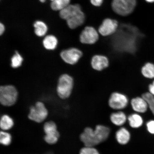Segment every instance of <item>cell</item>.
I'll use <instances>...</instances> for the list:
<instances>
[{
    "instance_id": "cell-16",
    "label": "cell",
    "mask_w": 154,
    "mask_h": 154,
    "mask_svg": "<svg viewBox=\"0 0 154 154\" xmlns=\"http://www.w3.org/2000/svg\"><path fill=\"white\" fill-rule=\"evenodd\" d=\"M110 119L113 125L116 126H121L126 123L127 117L125 113L122 111H119L111 113Z\"/></svg>"
},
{
    "instance_id": "cell-17",
    "label": "cell",
    "mask_w": 154,
    "mask_h": 154,
    "mask_svg": "<svg viewBox=\"0 0 154 154\" xmlns=\"http://www.w3.org/2000/svg\"><path fill=\"white\" fill-rule=\"evenodd\" d=\"M128 119L130 126L132 128H140L143 124V118L138 113H133L130 115Z\"/></svg>"
},
{
    "instance_id": "cell-14",
    "label": "cell",
    "mask_w": 154,
    "mask_h": 154,
    "mask_svg": "<svg viewBox=\"0 0 154 154\" xmlns=\"http://www.w3.org/2000/svg\"><path fill=\"white\" fill-rule=\"evenodd\" d=\"M131 103L133 109L138 113L146 112L149 107L147 102L142 97L134 98Z\"/></svg>"
},
{
    "instance_id": "cell-33",
    "label": "cell",
    "mask_w": 154,
    "mask_h": 154,
    "mask_svg": "<svg viewBox=\"0 0 154 154\" xmlns=\"http://www.w3.org/2000/svg\"><path fill=\"white\" fill-rule=\"evenodd\" d=\"M51 1L52 2L53 1H54V0H51Z\"/></svg>"
},
{
    "instance_id": "cell-7",
    "label": "cell",
    "mask_w": 154,
    "mask_h": 154,
    "mask_svg": "<svg viewBox=\"0 0 154 154\" xmlns=\"http://www.w3.org/2000/svg\"><path fill=\"white\" fill-rule=\"evenodd\" d=\"M48 111L44 104L41 102H38L35 105L30 108L28 115L30 120L38 123L43 122L47 118Z\"/></svg>"
},
{
    "instance_id": "cell-12",
    "label": "cell",
    "mask_w": 154,
    "mask_h": 154,
    "mask_svg": "<svg viewBox=\"0 0 154 154\" xmlns=\"http://www.w3.org/2000/svg\"><path fill=\"white\" fill-rule=\"evenodd\" d=\"M82 56V51L75 48H71L61 51L60 56L68 64L74 65L78 62Z\"/></svg>"
},
{
    "instance_id": "cell-10",
    "label": "cell",
    "mask_w": 154,
    "mask_h": 154,
    "mask_svg": "<svg viewBox=\"0 0 154 154\" xmlns=\"http://www.w3.org/2000/svg\"><path fill=\"white\" fill-rule=\"evenodd\" d=\"M44 130L46 134L44 138L46 142L51 144L56 143L60 134L55 123L51 121L46 122L44 125Z\"/></svg>"
},
{
    "instance_id": "cell-8",
    "label": "cell",
    "mask_w": 154,
    "mask_h": 154,
    "mask_svg": "<svg viewBox=\"0 0 154 154\" xmlns=\"http://www.w3.org/2000/svg\"><path fill=\"white\" fill-rule=\"evenodd\" d=\"M119 27V22L116 19L106 18L102 21L98 29V32L102 36H110L116 32Z\"/></svg>"
},
{
    "instance_id": "cell-27",
    "label": "cell",
    "mask_w": 154,
    "mask_h": 154,
    "mask_svg": "<svg viewBox=\"0 0 154 154\" xmlns=\"http://www.w3.org/2000/svg\"><path fill=\"white\" fill-rule=\"evenodd\" d=\"M105 0H89L90 3L92 6L99 8L103 5Z\"/></svg>"
},
{
    "instance_id": "cell-21",
    "label": "cell",
    "mask_w": 154,
    "mask_h": 154,
    "mask_svg": "<svg viewBox=\"0 0 154 154\" xmlns=\"http://www.w3.org/2000/svg\"><path fill=\"white\" fill-rule=\"evenodd\" d=\"M141 72L143 76L146 78H154V65L150 63H146L142 67Z\"/></svg>"
},
{
    "instance_id": "cell-4",
    "label": "cell",
    "mask_w": 154,
    "mask_h": 154,
    "mask_svg": "<svg viewBox=\"0 0 154 154\" xmlns=\"http://www.w3.org/2000/svg\"><path fill=\"white\" fill-rule=\"evenodd\" d=\"M137 3V0H112L111 7L115 14L125 17L134 13Z\"/></svg>"
},
{
    "instance_id": "cell-31",
    "label": "cell",
    "mask_w": 154,
    "mask_h": 154,
    "mask_svg": "<svg viewBox=\"0 0 154 154\" xmlns=\"http://www.w3.org/2000/svg\"><path fill=\"white\" fill-rule=\"evenodd\" d=\"M146 2L149 3H154V0H144Z\"/></svg>"
},
{
    "instance_id": "cell-32",
    "label": "cell",
    "mask_w": 154,
    "mask_h": 154,
    "mask_svg": "<svg viewBox=\"0 0 154 154\" xmlns=\"http://www.w3.org/2000/svg\"><path fill=\"white\" fill-rule=\"evenodd\" d=\"M39 1L42 3L45 2L46 0H39Z\"/></svg>"
},
{
    "instance_id": "cell-22",
    "label": "cell",
    "mask_w": 154,
    "mask_h": 154,
    "mask_svg": "<svg viewBox=\"0 0 154 154\" xmlns=\"http://www.w3.org/2000/svg\"><path fill=\"white\" fill-rule=\"evenodd\" d=\"M14 125L13 119L7 115H4L2 117L0 123L1 128L4 130L10 129Z\"/></svg>"
},
{
    "instance_id": "cell-19",
    "label": "cell",
    "mask_w": 154,
    "mask_h": 154,
    "mask_svg": "<svg viewBox=\"0 0 154 154\" xmlns=\"http://www.w3.org/2000/svg\"><path fill=\"white\" fill-rule=\"evenodd\" d=\"M57 38L53 35L46 36L43 41L44 47L49 50L55 49L57 47Z\"/></svg>"
},
{
    "instance_id": "cell-15",
    "label": "cell",
    "mask_w": 154,
    "mask_h": 154,
    "mask_svg": "<svg viewBox=\"0 0 154 154\" xmlns=\"http://www.w3.org/2000/svg\"><path fill=\"white\" fill-rule=\"evenodd\" d=\"M116 139L118 143L121 145H125L129 142L131 134L129 131L125 128H121L116 133Z\"/></svg>"
},
{
    "instance_id": "cell-23",
    "label": "cell",
    "mask_w": 154,
    "mask_h": 154,
    "mask_svg": "<svg viewBox=\"0 0 154 154\" xmlns=\"http://www.w3.org/2000/svg\"><path fill=\"white\" fill-rule=\"evenodd\" d=\"M23 59L18 51H15V53L11 57V65L13 68H17L22 65Z\"/></svg>"
},
{
    "instance_id": "cell-13",
    "label": "cell",
    "mask_w": 154,
    "mask_h": 154,
    "mask_svg": "<svg viewBox=\"0 0 154 154\" xmlns=\"http://www.w3.org/2000/svg\"><path fill=\"white\" fill-rule=\"evenodd\" d=\"M91 64L92 68L95 70L101 71L109 66V60L104 56L95 55L92 57Z\"/></svg>"
},
{
    "instance_id": "cell-2",
    "label": "cell",
    "mask_w": 154,
    "mask_h": 154,
    "mask_svg": "<svg viewBox=\"0 0 154 154\" xmlns=\"http://www.w3.org/2000/svg\"><path fill=\"white\" fill-rule=\"evenodd\" d=\"M110 130L107 126L97 125L95 129L88 127L80 134V139L85 146H94L105 141L109 137Z\"/></svg>"
},
{
    "instance_id": "cell-6",
    "label": "cell",
    "mask_w": 154,
    "mask_h": 154,
    "mask_svg": "<svg viewBox=\"0 0 154 154\" xmlns=\"http://www.w3.org/2000/svg\"><path fill=\"white\" fill-rule=\"evenodd\" d=\"M18 95L14 86L6 85L0 88V102L3 106H10L14 105L17 100Z\"/></svg>"
},
{
    "instance_id": "cell-3",
    "label": "cell",
    "mask_w": 154,
    "mask_h": 154,
    "mask_svg": "<svg viewBox=\"0 0 154 154\" xmlns=\"http://www.w3.org/2000/svg\"><path fill=\"white\" fill-rule=\"evenodd\" d=\"M59 14L61 18L66 20L67 26L71 29L78 28L85 22V13L78 4L69 5L60 11Z\"/></svg>"
},
{
    "instance_id": "cell-18",
    "label": "cell",
    "mask_w": 154,
    "mask_h": 154,
    "mask_svg": "<svg viewBox=\"0 0 154 154\" xmlns=\"http://www.w3.org/2000/svg\"><path fill=\"white\" fill-rule=\"evenodd\" d=\"M34 32L36 35L42 37L45 35L48 31L47 25L43 21H36L34 24Z\"/></svg>"
},
{
    "instance_id": "cell-28",
    "label": "cell",
    "mask_w": 154,
    "mask_h": 154,
    "mask_svg": "<svg viewBox=\"0 0 154 154\" xmlns=\"http://www.w3.org/2000/svg\"><path fill=\"white\" fill-rule=\"evenodd\" d=\"M148 131L149 133L154 134V120H150L146 124Z\"/></svg>"
},
{
    "instance_id": "cell-26",
    "label": "cell",
    "mask_w": 154,
    "mask_h": 154,
    "mask_svg": "<svg viewBox=\"0 0 154 154\" xmlns=\"http://www.w3.org/2000/svg\"><path fill=\"white\" fill-rule=\"evenodd\" d=\"M80 154H100L99 151L92 146H85L82 148Z\"/></svg>"
},
{
    "instance_id": "cell-20",
    "label": "cell",
    "mask_w": 154,
    "mask_h": 154,
    "mask_svg": "<svg viewBox=\"0 0 154 154\" xmlns=\"http://www.w3.org/2000/svg\"><path fill=\"white\" fill-rule=\"evenodd\" d=\"M71 0H54L51 4L52 9L55 11H60L70 5Z\"/></svg>"
},
{
    "instance_id": "cell-5",
    "label": "cell",
    "mask_w": 154,
    "mask_h": 154,
    "mask_svg": "<svg viewBox=\"0 0 154 154\" xmlns=\"http://www.w3.org/2000/svg\"><path fill=\"white\" fill-rule=\"evenodd\" d=\"M74 85V80L72 77L65 74L59 79L57 92L59 97L63 99H67L71 95Z\"/></svg>"
},
{
    "instance_id": "cell-9",
    "label": "cell",
    "mask_w": 154,
    "mask_h": 154,
    "mask_svg": "<svg viewBox=\"0 0 154 154\" xmlns=\"http://www.w3.org/2000/svg\"><path fill=\"white\" fill-rule=\"evenodd\" d=\"M128 100L124 94L115 92L111 94L109 100V106L115 110H122L126 108Z\"/></svg>"
},
{
    "instance_id": "cell-24",
    "label": "cell",
    "mask_w": 154,
    "mask_h": 154,
    "mask_svg": "<svg viewBox=\"0 0 154 154\" xmlns=\"http://www.w3.org/2000/svg\"><path fill=\"white\" fill-rule=\"evenodd\" d=\"M142 97L147 102L148 107L154 116V96L149 92H146L142 95Z\"/></svg>"
},
{
    "instance_id": "cell-30",
    "label": "cell",
    "mask_w": 154,
    "mask_h": 154,
    "mask_svg": "<svg viewBox=\"0 0 154 154\" xmlns=\"http://www.w3.org/2000/svg\"><path fill=\"white\" fill-rule=\"evenodd\" d=\"M5 30V28L4 25L2 23H0V34L2 35L4 32Z\"/></svg>"
},
{
    "instance_id": "cell-11",
    "label": "cell",
    "mask_w": 154,
    "mask_h": 154,
    "mask_svg": "<svg viewBox=\"0 0 154 154\" xmlns=\"http://www.w3.org/2000/svg\"><path fill=\"white\" fill-rule=\"evenodd\" d=\"M98 32L93 26H86L83 30L80 35V39L82 44H93L99 39Z\"/></svg>"
},
{
    "instance_id": "cell-25",
    "label": "cell",
    "mask_w": 154,
    "mask_h": 154,
    "mask_svg": "<svg viewBox=\"0 0 154 154\" xmlns=\"http://www.w3.org/2000/svg\"><path fill=\"white\" fill-rule=\"evenodd\" d=\"M11 136L8 133L1 131L0 133V143L3 145L8 146L11 143Z\"/></svg>"
},
{
    "instance_id": "cell-29",
    "label": "cell",
    "mask_w": 154,
    "mask_h": 154,
    "mask_svg": "<svg viewBox=\"0 0 154 154\" xmlns=\"http://www.w3.org/2000/svg\"><path fill=\"white\" fill-rule=\"evenodd\" d=\"M149 93L154 96V81L152 83L149 85Z\"/></svg>"
},
{
    "instance_id": "cell-1",
    "label": "cell",
    "mask_w": 154,
    "mask_h": 154,
    "mask_svg": "<svg viewBox=\"0 0 154 154\" xmlns=\"http://www.w3.org/2000/svg\"><path fill=\"white\" fill-rule=\"evenodd\" d=\"M143 35L137 28L128 25L119 27L111 39V45L119 53L134 54Z\"/></svg>"
}]
</instances>
